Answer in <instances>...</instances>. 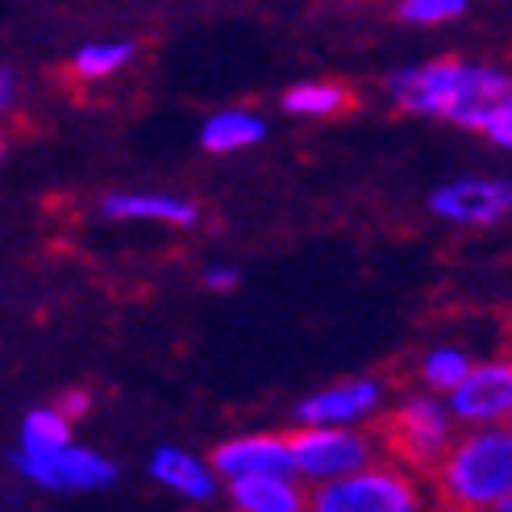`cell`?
Instances as JSON below:
<instances>
[{"mask_svg": "<svg viewBox=\"0 0 512 512\" xmlns=\"http://www.w3.org/2000/svg\"><path fill=\"white\" fill-rule=\"evenodd\" d=\"M267 138V121L250 109H221L204 121L200 146L209 155H234V150H250Z\"/></svg>", "mask_w": 512, "mask_h": 512, "instance_id": "obj_14", "label": "cell"}, {"mask_svg": "<svg viewBox=\"0 0 512 512\" xmlns=\"http://www.w3.org/2000/svg\"><path fill=\"white\" fill-rule=\"evenodd\" d=\"M238 271L234 267H225V263H213L209 271H204V288H209V292H234L238 288Z\"/></svg>", "mask_w": 512, "mask_h": 512, "instance_id": "obj_20", "label": "cell"}, {"mask_svg": "<svg viewBox=\"0 0 512 512\" xmlns=\"http://www.w3.org/2000/svg\"><path fill=\"white\" fill-rule=\"evenodd\" d=\"M150 479L163 483L167 492L175 496H184V500H213L217 496V471L204 463V458L188 454V450H179V446H159L155 454H150Z\"/></svg>", "mask_w": 512, "mask_h": 512, "instance_id": "obj_12", "label": "cell"}, {"mask_svg": "<svg viewBox=\"0 0 512 512\" xmlns=\"http://www.w3.org/2000/svg\"><path fill=\"white\" fill-rule=\"evenodd\" d=\"M313 508L317 512H417L421 492L400 471L367 463L350 475L317 483Z\"/></svg>", "mask_w": 512, "mask_h": 512, "instance_id": "obj_4", "label": "cell"}, {"mask_svg": "<svg viewBox=\"0 0 512 512\" xmlns=\"http://www.w3.org/2000/svg\"><path fill=\"white\" fill-rule=\"evenodd\" d=\"M0 155H5V138H0Z\"/></svg>", "mask_w": 512, "mask_h": 512, "instance_id": "obj_23", "label": "cell"}, {"mask_svg": "<svg viewBox=\"0 0 512 512\" xmlns=\"http://www.w3.org/2000/svg\"><path fill=\"white\" fill-rule=\"evenodd\" d=\"M63 442H71V417H63L55 404H50V408H34V413H25L17 450L38 454V450H55V446H63Z\"/></svg>", "mask_w": 512, "mask_h": 512, "instance_id": "obj_17", "label": "cell"}, {"mask_svg": "<svg viewBox=\"0 0 512 512\" xmlns=\"http://www.w3.org/2000/svg\"><path fill=\"white\" fill-rule=\"evenodd\" d=\"M88 404H92V396H88V392H80V388H75V392H63L55 408H59L63 417H71V421H75V417H84V413H88Z\"/></svg>", "mask_w": 512, "mask_h": 512, "instance_id": "obj_21", "label": "cell"}, {"mask_svg": "<svg viewBox=\"0 0 512 512\" xmlns=\"http://www.w3.org/2000/svg\"><path fill=\"white\" fill-rule=\"evenodd\" d=\"M350 105V92L342 84H325V80H309L284 92V109L296 117H334Z\"/></svg>", "mask_w": 512, "mask_h": 512, "instance_id": "obj_16", "label": "cell"}, {"mask_svg": "<svg viewBox=\"0 0 512 512\" xmlns=\"http://www.w3.org/2000/svg\"><path fill=\"white\" fill-rule=\"evenodd\" d=\"M467 367H471V358L458 350V346H433L421 358V379L429 383L433 392H450L454 383L467 375Z\"/></svg>", "mask_w": 512, "mask_h": 512, "instance_id": "obj_18", "label": "cell"}, {"mask_svg": "<svg viewBox=\"0 0 512 512\" xmlns=\"http://www.w3.org/2000/svg\"><path fill=\"white\" fill-rule=\"evenodd\" d=\"M388 433H392V446L408 458V463L433 467L442 458V450L450 446V438H454V417H450L446 400L413 396L392 413Z\"/></svg>", "mask_w": 512, "mask_h": 512, "instance_id": "obj_7", "label": "cell"}, {"mask_svg": "<svg viewBox=\"0 0 512 512\" xmlns=\"http://www.w3.org/2000/svg\"><path fill=\"white\" fill-rule=\"evenodd\" d=\"M288 450L296 479L325 483L375 463L379 446L367 433H358V425H300L296 433H288Z\"/></svg>", "mask_w": 512, "mask_h": 512, "instance_id": "obj_3", "label": "cell"}, {"mask_svg": "<svg viewBox=\"0 0 512 512\" xmlns=\"http://www.w3.org/2000/svg\"><path fill=\"white\" fill-rule=\"evenodd\" d=\"M17 105V75L9 67H0V113H9Z\"/></svg>", "mask_w": 512, "mask_h": 512, "instance_id": "obj_22", "label": "cell"}, {"mask_svg": "<svg viewBox=\"0 0 512 512\" xmlns=\"http://www.w3.org/2000/svg\"><path fill=\"white\" fill-rule=\"evenodd\" d=\"M100 213L109 221H155L175 229L200 225V209L175 192H109L100 200Z\"/></svg>", "mask_w": 512, "mask_h": 512, "instance_id": "obj_11", "label": "cell"}, {"mask_svg": "<svg viewBox=\"0 0 512 512\" xmlns=\"http://www.w3.org/2000/svg\"><path fill=\"white\" fill-rule=\"evenodd\" d=\"M438 492L454 508H512V433L508 425H471L438 458Z\"/></svg>", "mask_w": 512, "mask_h": 512, "instance_id": "obj_2", "label": "cell"}, {"mask_svg": "<svg viewBox=\"0 0 512 512\" xmlns=\"http://www.w3.org/2000/svg\"><path fill=\"white\" fill-rule=\"evenodd\" d=\"M225 483H229V500L242 512H300L309 504L300 492V479L288 471H259V475H238Z\"/></svg>", "mask_w": 512, "mask_h": 512, "instance_id": "obj_13", "label": "cell"}, {"mask_svg": "<svg viewBox=\"0 0 512 512\" xmlns=\"http://www.w3.org/2000/svg\"><path fill=\"white\" fill-rule=\"evenodd\" d=\"M446 408L458 425H500L512 413V363H471L467 375L446 392Z\"/></svg>", "mask_w": 512, "mask_h": 512, "instance_id": "obj_6", "label": "cell"}, {"mask_svg": "<svg viewBox=\"0 0 512 512\" xmlns=\"http://www.w3.org/2000/svg\"><path fill=\"white\" fill-rule=\"evenodd\" d=\"M388 96L404 113L442 117L483 134L492 146H512V80L504 67L467 59H429L388 75Z\"/></svg>", "mask_w": 512, "mask_h": 512, "instance_id": "obj_1", "label": "cell"}, {"mask_svg": "<svg viewBox=\"0 0 512 512\" xmlns=\"http://www.w3.org/2000/svg\"><path fill=\"white\" fill-rule=\"evenodd\" d=\"M134 55H138V46H134V42L100 38V42H88V46L75 50L71 71L80 75V80H109V75H117Z\"/></svg>", "mask_w": 512, "mask_h": 512, "instance_id": "obj_15", "label": "cell"}, {"mask_svg": "<svg viewBox=\"0 0 512 512\" xmlns=\"http://www.w3.org/2000/svg\"><path fill=\"white\" fill-rule=\"evenodd\" d=\"M471 0H400V21L408 25H446L467 13Z\"/></svg>", "mask_w": 512, "mask_h": 512, "instance_id": "obj_19", "label": "cell"}, {"mask_svg": "<svg viewBox=\"0 0 512 512\" xmlns=\"http://www.w3.org/2000/svg\"><path fill=\"white\" fill-rule=\"evenodd\" d=\"M429 213L450 225L488 229L512 213V184L508 179H450L429 192Z\"/></svg>", "mask_w": 512, "mask_h": 512, "instance_id": "obj_8", "label": "cell"}, {"mask_svg": "<svg viewBox=\"0 0 512 512\" xmlns=\"http://www.w3.org/2000/svg\"><path fill=\"white\" fill-rule=\"evenodd\" d=\"M13 467L38 483L46 492H59V496H80V492H105L117 483V463L105 454H96L88 446H75L63 442L55 450H38V454H25L13 450Z\"/></svg>", "mask_w": 512, "mask_h": 512, "instance_id": "obj_5", "label": "cell"}, {"mask_svg": "<svg viewBox=\"0 0 512 512\" xmlns=\"http://www.w3.org/2000/svg\"><path fill=\"white\" fill-rule=\"evenodd\" d=\"M209 467L217 479H238V475H259V471H288L292 475V450L288 433H242L213 450Z\"/></svg>", "mask_w": 512, "mask_h": 512, "instance_id": "obj_10", "label": "cell"}, {"mask_svg": "<svg viewBox=\"0 0 512 512\" xmlns=\"http://www.w3.org/2000/svg\"><path fill=\"white\" fill-rule=\"evenodd\" d=\"M379 379H346L334 388H321L296 404V425H363L375 421L383 408Z\"/></svg>", "mask_w": 512, "mask_h": 512, "instance_id": "obj_9", "label": "cell"}]
</instances>
